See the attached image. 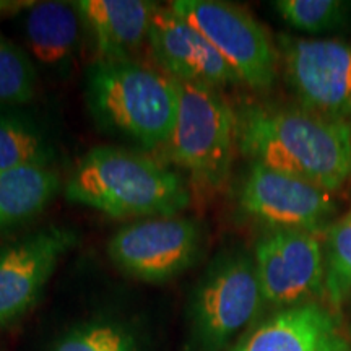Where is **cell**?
<instances>
[{"label": "cell", "mask_w": 351, "mask_h": 351, "mask_svg": "<svg viewBox=\"0 0 351 351\" xmlns=\"http://www.w3.org/2000/svg\"><path fill=\"white\" fill-rule=\"evenodd\" d=\"M238 148L252 163L335 192L351 178V129L296 108H245L236 114Z\"/></svg>", "instance_id": "6da1fadb"}, {"label": "cell", "mask_w": 351, "mask_h": 351, "mask_svg": "<svg viewBox=\"0 0 351 351\" xmlns=\"http://www.w3.org/2000/svg\"><path fill=\"white\" fill-rule=\"evenodd\" d=\"M70 204L106 217H176L191 204L184 179L160 161L119 147H95L82 156L64 186Z\"/></svg>", "instance_id": "7a4b0ae2"}, {"label": "cell", "mask_w": 351, "mask_h": 351, "mask_svg": "<svg viewBox=\"0 0 351 351\" xmlns=\"http://www.w3.org/2000/svg\"><path fill=\"white\" fill-rule=\"evenodd\" d=\"M85 101L96 124L145 150H165L179 108L178 82L134 59L88 69Z\"/></svg>", "instance_id": "3957f363"}, {"label": "cell", "mask_w": 351, "mask_h": 351, "mask_svg": "<svg viewBox=\"0 0 351 351\" xmlns=\"http://www.w3.org/2000/svg\"><path fill=\"white\" fill-rule=\"evenodd\" d=\"M179 108L165 153L200 191H218L238 145L236 112L217 88L178 82Z\"/></svg>", "instance_id": "277c9868"}, {"label": "cell", "mask_w": 351, "mask_h": 351, "mask_svg": "<svg viewBox=\"0 0 351 351\" xmlns=\"http://www.w3.org/2000/svg\"><path fill=\"white\" fill-rule=\"evenodd\" d=\"M262 302L254 258L243 251L218 254L189 300L186 351H223Z\"/></svg>", "instance_id": "5b68a950"}, {"label": "cell", "mask_w": 351, "mask_h": 351, "mask_svg": "<svg viewBox=\"0 0 351 351\" xmlns=\"http://www.w3.org/2000/svg\"><path fill=\"white\" fill-rule=\"evenodd\" d=\"M169 7L204 34L241 83L256 91L271 88L278 72V49L247 10L219 0H174Z\"/></svg>", "instance_id": "8992f818"}, {"label": "cell", "mask_w": 351, "mask_h": 351, "mask_svg": "<svg viewBox=\"0 0 351 351\" xmlns=\"http://www.w3.org/2000/svg\"><path fill=\"white\" fill-rule=\"evenodd\" d=\"M204 228L187 217L137 219L108 243V256L122 274L147 283H165L194 267L204 249Z\"/></svg>", "instance_id": "52a82bcc"}, {"label": "cell", "mask_w": 351, "mask_h": 351, "mask_svg": "<svg viewBox=\"0 0 351 351\" xmlns=\"http://www.w3.org/2000/svg\"><path fill=\"white\" fill-rule=\"evenodd\" d=\"M285 77L307 111L345 121L351 116V44L280 36Z\"/></svg>", "instance_id": "ba28073f"}, {"label": "cell", "mask_w": 351, "mask_h": 351, "mask_svg": "<svg viewBox=\"0 0 351 351\" xmlns=\"http://www.w3.org/2000/svg\"><path fill=\"white\" fill-rule=\"evenodd\" d=\"M78 239L72 228L49 225L0 245V328L33 309L60 258Z\"/></svg>", "instance_id": "9c48e42d"}, {"label": "cell", "mask_w": 351, "mask_h": 351, "mask_svg": "<svg viewBox=\"0 0 351 351\" xmlns=\"http://www.w3.org/2000/svg\"><path fill=\"white\" fill-rule=\"evenodd\" d=\"M254 263L263 302L296 306L326 289L320 232L269 230L257 241Z\"/></svg>", "instance_id": "30bf717a"}, {"label": "cell", "mask_w": 351, "mask_h": 351, "mask_svg": "<svg viewBox=\"0 0 351 351\" xmlns=\"http://www.w3.org/2000/svg\"><path fill=\"white\" fill-rule=\"evenodd\" d=\"M239 207L270 230L320 232L335 212L332 191L252 163L239 189Z\"/></svg>", "instance_id": "8fae6325"}, {"label": "cell", "mask_w": 351, "mask_h": 351, "mask_svg": "<svg viewBox=\"0 0 351 351\" xmlns=\"http://www.w3.org/2000/svg\"><path fill=\"white\" fill-rule=\"evenodd\" d=\"M148 46L161 70L176 82L218 88L241 83L218 51L173 8L158 3L153 13Z\"/></svg>", "instance_id": "7c38bea8"}, {"label": "cell", "mask_w": 351, "mask_h": 351, "mask_svg": "<svg viewBox=\"0 0 351 351\" xmlns=\"http://www.w3.org/2000/svg\"><path fill=\"white\" fill-rule=\"evenodd\" d=\"M231 351H351L340 322L317 302L283 307Z\"/></svg>", "instance_id": "4fadbf2b"}, {"label": "cell", "mask_w": 351, "mask_h": 351, "mask_svg": "<svg viewBox=\"0 0 351 351\" xmlns=\"http://www.w3.org/2000/svg\"><path fill=\"white\" fill-rule=\"evenodd\" d=\"M72 3L101 60L132 59L148 43L158 7L147 0H78Z\"/></svg>", "instance_id": "5bb4252c"}, {"label": "cell", "mask_w": 351, "mask_h": 351, "mask_svg": "<svg viewBox=\"0 0 351 351\" xmlns=\"http://www.w3.org/2000/svg\"><path fill=\"white\" fill-rule=\"evenodd\" d=\"M82 28L72 2H33L23 16L26 52L33 62L64 75L75 59Z\"/></svg>", "instance_id": "9a60e30c"}, {"label": "cell", "mask_w": 351, "mask_h": 351, "mask_svg": "<svg viewBox=\"0 0 351 351\" xmlns=\"http://www.w3.org/2000/svg\"><path fill=\"white\" fill-rule=\"evenodd\" d=\"M59 191L60 179L52 166L0 171V232L32 221Z\"/></svg>", "instance_id": "2e32d148"}, {"label": "cell", "mask_w": 351, "mask_h": 351, "mask_svg": "<svg viewBox=\"0 0 351 351\" xmlns=\"http://www.w3.org/2000/svg\"><path fill=\"white\" fill-rule=\"evenodd\" d=\"M54 147L46 130L28 114L0 108V171L51 166Z\"/></svg>", "instance_id": "e0dca14e"}, {"label": "cell", "mask_w": 351, "mask_h": 351, "mask_svg": "<svg viewBox=\"0 0 351 351\" xmlns=\"http://www.w3.org/2000/svg\"><path fill=\"white\" fill-rule=\"evenodd\" d=\"M38 93V70L28 52L0 32V108L32 103Z\"/></svg>", "instance_id": "ac0fdd59"}, {"label": "cell", "mask_w": 351, "mask_h": 351, "mask_svg": "<svg viewBox=\"0 0 351 351\" xmlns=\"http://www.w3.org/2000/svg\"><path fill=\"white\" fill-rule=\"evenodd\" d=\"M51 351H138V339L129 324L96 319L70 328Z\"/></svg>", "instance_id": "d6986e66"}, {"label": "cell", "mask_w": 351, "mask_h": 351, "mask_svg": "<svg viewBox=\"0 0 351 351\" xmlns=\"http://www.w3.org/2000/svg\"><path fill=\"white\" fill-rule=\"evenodd\" d=\"M326 291L335 307L351 295V208L327 231Z\"/></svg>", "instance_id": "ffe728a7"}, {"label": "cell", "mask_w": 351, "mask_h": 351, "mask_svg": "<svg viewBox=\"0 0 351 351\" xmlns=\"http://www.w3.org/2000/svg\"><path fill=\"white\" fill-rule=\"evenodd\" d=\"M274 8L293 28L304 33H322L348 21L351 3L341 0H276Z\"/></svg>", "instance_id": "44dd1931"}]
</instances>
